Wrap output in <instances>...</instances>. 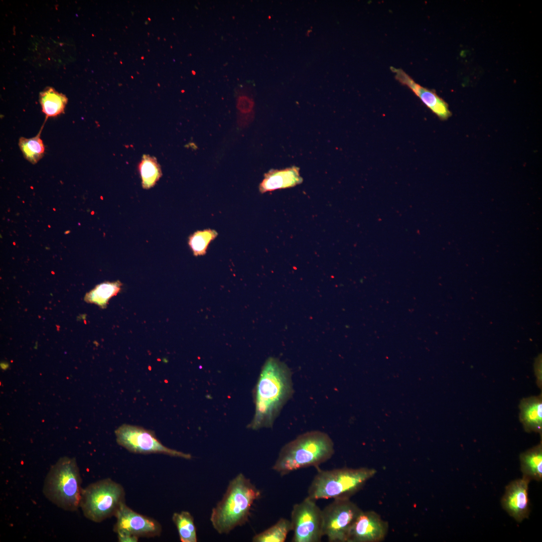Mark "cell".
I'll return each mask as SVG.
<instances>
[{"instance_id":"obj_17","label":"cell","mask_w":542,"mask_h":542,"mask_svg":"<svg viewBox=\"0 0 542 542\" xmlns=\"http://www.w3.org/2000/svg\"><path fill=\"white\" fill-rule=\"evenodd\" d=\"M42 110L48 117H54L64 112L68 99L63 94L48 87L40 94Z\"/></svg>"},{"instance_id":"obj_7","label":"cell","mask_w":542,"mask_h":542,"mask_svg":"<svg viewBox=\"0 0 542 542\" xmlns=\"http://www.w3.org/2000/svg\"><path fill=\"white\" fill-rule=\"evenodd\" d=\"M117 444L130 452L137 454H162L171 457L190 459V454L164 446L152 430L144 428L122 424L115 430Z\"/></svg>"},{"instance_id":"obj_23","label":"cell","mask_w":542,"mask_h":542,"mask_svg":"<svg viewBox=\"0 0 542 542\" xmlns=\"http://www.w3.org/2000/svg\"><path fill=\"white\" fill-rule=\"evenodd\" d=\"M140 170L143 187L146 189L152 187L161 175L159 166L155 161L151 159H146L143 161Z\"/></svg>"},{"instance_id":"obj_14","label":"cell","mask_w":542,"mask_h":542,"mask_svg":"<svg viewBox=\"0 0 542 542\" xmlns=\"http://www.w3.org/2000/svg\"><path fill=\"white\" fill-rule=\"evenodd\" d=\"M303 182L300 169L292 167L282 170H272L264 175L259 189L260 193L270 192L277 189L291 188Z\"/></svg>"},{"instance_id":"obj_22","label":"cell","mask_w":542,"mask_h":542,"mask_svg":"<svg viewBox=\"0 0 542 542\" xmlns=\"http://www.w3.org/2000/svg\"><path fill=\"white\" fill-rule=\"evenodd\" d=\"M217 232L211 229L195 232L189 237L188 244L193 254L198 256L204 255L210 243L217 236Z\"/></svg>"},{"instance_id":"obj_21","label":"cell","mask_w":542,"mask_h":542,"mask_svg":"<svg viewBox=\"0 0 542 542\" xmlns=\"http://www.w3.org/2000/svg\"><path fill=\"white\" fill-rule=\"evenodd\" d=\"M41 130L34 137H21L19 140V146L24 157L33 164H36L44 155L45 146L40 137Z\"/></svg>"},{"instance_id":"obj_5","label":"cell","mask_w":542,"mask_h":542,"mask_svg":"<svg viewBox=\"0 0 542 542\" xmlns=\"http://www.w3.org/2000/svg\"><path fill=\"white\" fill-rule=\"evenodd\" d=\"M374 468H342L319 470L308 491V497L315 500L349 497L376 474Z\"/></svg>"},{"instance_id":"obj_20","label":"cell","mask_w":542,"mask_h":542,"mask_svg":"<svg viewBox=\"0 0 542 542\" xmlns=\"http://www.w3.org/2000/svg\"><path fill=\"white\" fill-rule=\"evenodd\" d=\"M172 520L176 525L182 542H196L197 541L196 527L194 518L186 511L175 512Z\"/></svg>"},{"instance_id":"obj_15","label":"cell","mask_w":542,"mask_h":542,"mask_svg":"<svg viewBox=\"0 0 542 542\" xmlns=\"http://www.w3.org/2000/svg\"><path fill=\"white\" fill-rule=\"evenodd\" d=\"M519 421L525 431L542 432V396H531L522 398L519 403Z\"/></svg>"},{"instance_id":"obj_10","label":"cell","mask_w":542,"mask_h":542,"mask_svg":"<svg viewBox=\"0 0 542 542\" xmlns=\"http://www.w3.org/2000/svg\"><path fill=\"white\" fill-rule=\"evenodd\" d=\"M116 521L113 531L117 534H127L140 537H154L161 535L162 528L156 519L133 510L125 503L122 504L115 515Z\"/></svg>"},{"instance_id":"obj_6","label":"cell","mask_w":542,"mask_h":542,"mask_svg":"<svg viewBox=\"0 0 542 542\" xmlns=\"http://www.w3.org/2000/svg\"><path fill=\"white\" fill-rule=\"evenodd\" d=\"M124 503L125 491L122 486L106 478L82 489L80 507L86 518L98 523L114 516Z\"/></svg>"},{"instance_id":"obj_12","label":"cell","mask_w":542,"mask_h":542,"mask_svg":"<svg viewBox=\"0 0 542 542\" xmlns=\"http://www.w3.org/2000/svg\"><path fill=\"white\" fill-rule=\"evenodd\" d=\"M529 482L523 477L511 482L506 486L501 499L503 508L518 522H521L529 515L528 492Z\"/></svg>"},{"instance_id":"obj_2","label":"cell","mask_w":542,"mask_h":542,"mask_svg":"<svg viewBox=\"0 0 542 542\" xmlns=\"http://www.w3.org/2000/svg\"><path fill=\"white\" fill-rule=\"evenodd\" d=\"M334 453V444L329 435L320 431L303 433L281 449L273 469L281 476L299 469L318 467Z\"/></svg>"},{"instance_id":"obj_18","label":"cell","mask_w":542,"mask_h":542,"mask_svg":"<svg viewBox=\"0 0 542 542\" xmlns=\"http://www.w3.org/2000/svg\"><path fill=\"white\" fill-rule=\"evenodd\" d=\"M121 286L119 281L101 283L86 295L85 300L105 308L109 300L120 292Z\"/></svg>"},{"instance_id":"obj_8","label":"cell","mask_w":542,"mask_h":542,"mask_svg":"<svg viewBox=\"0 0 542 542\" xmlns=\"http://www.w3.org/2000/svg\"><path fill=\"white\" fill-rule=\"evenodd\" d=\"M361 511L349 497L334 499L322 510L323 536L330 542H347L351 526Z\"/></svg>"},{"instance_id":"obj_24","label":"cell","mask_w":542,"mask_h":542,"mask_svg":"<svg viewBox=\"0 0 542 542\" xmlns=\"http://www.w3.org/2000/svg\"><path fill=\"white\" fill-rule=\"evenodd\" d=\"M541 361L539 360L538 363H536L535 365V374L536 378V383L539 387H541L542 377H541Z\"/></svg>"},{"instance_id":"obj_11","label":"cell","mask_w":542,"mask_h":542,"mask_svg":"<svg viewBox=\"0 0 542 542\" xmlns=\"http://www.w3.org/2000/svg\"><path fill=\"white\" fill-rule=\"evenodd\" d=\"M387 530V523L377 513L362 510L351 526L347 542H378Z\"/></svg>"},{"instance_id":"obj_3","label":"cell","mask_w":542,"mask_h":542,"mask_svg":"<svg viewBox=\"0 0 542 542\" xmlns=\"http://www.w3.org/2000/svg\"><path fill=\"white\" fill-rule=\"evenodd\" d=\"M260 491L242 473L231 480L222 499L214 507L210 515L213 528L220 534L228 533L237 526L245 524Z\"/></svg>"},{"instance_id":"obj_16","label":"cell","mask_w":542,"mask_h":542,"mask_svg":"<svg viewBox=\"0 0 542 542\" xmlns=\"http://www.w3.org/2000/svg\"><path fill=\"white\" fill-rule=\"evenodd\" d=\"M520 469L523 477L540 481L542 479V444L527 450L520 455Z\"/></svg>"},{"instance_id":"obj_19","label":"cell","mask_w":542,"mask_h":542,"mask_svg":"<svg viewBox=\"0 0 542 542\" xmlns=\"http://www.w3.org/2000/svg\"><path fill=\"white\" fill-rule=\"evenodd\" d=\"M292 530L291 521L280 518L275 524L256 534L252 538L253 542H284L289 532Z\"/></svg>"},{"instance_id":"obj_1","label":"cell","mask_w":542,"mask_h":542,"mask_svg":"<svg viewBox=\"0 0 542 542\" xmlns=\"http://www.w3.org/2000/svg\"><path fill=\"white\" fill-rule=\"evenodd\" d=\"M293 393L292 373L289 367L277 358H268L253 389L255 412L247 428L252 430L272 428Z\"/></svg>"},{"instance_id":"obj_4","label":"cell","mask_w":542,"mask_h":542,"mask_svg":"<svg viewBox=\"0 0 542 542\" xmlns=\"http://www.w3.org/2000/svg\"><path fill=\"white\" fill-rule=\"evenodd\" d=\"M82 479L76 460L64 456L50 468L44 483L45 496L57 507L69 511L80 507Z\"/></svg>"},{"instance_id":"obj_13","label":"cell","mask_w":542,"mask_h":542,"mask_svg":"<svg viewBox=\"0 0 542 542\" xmlns=\"http://www.w3.org/2000/svg\"><path fill=\"white\" fill-rule=\"evenodd\" d=\"M390 69L395 74V79L408 87L439 118L445 120L451 115L447 103L435 92L417 83L402 69L393 67Z\"/></svg>"},{"instance_id":"obj_9","label":"cell","mask_w":542,"mask_h":542,"mask_svg":"<svg viewBox=\"0 0 542 542\" xmlns=\"http://www.w3.org/2000/svg\"><path fill=\"white\" fill-rule=\"evenodd\" d=\"M291 521L293 542H319L323 535L322 509L307 497L293 506Z\"/></svg>"}]
</instances>
